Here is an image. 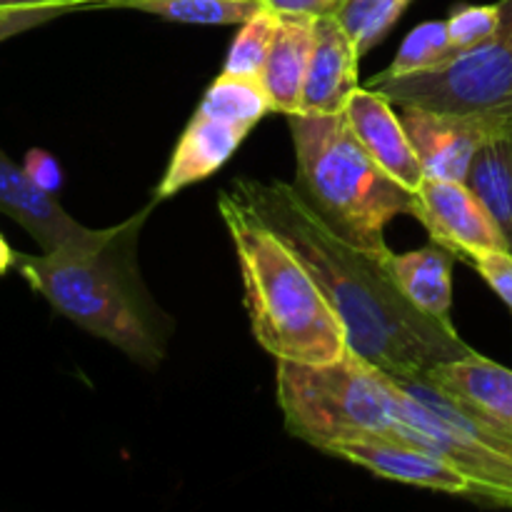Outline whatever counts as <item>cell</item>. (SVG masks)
Segmentation results:
<instances>
[{
    "instance_id": "27",
    "label": "cell",
    "mask_w": 512,
    "mask_h": 512,
    "mask_svg": "<svg viewBox=\"0 0 512 512\" xmlns=\"http://www.w3.org/2000/svg\"><path fill=\"white\" fill-rule=\"evenodd\" d=\"M25 170L33 175V180L38 185H43L45 190L55 193L60 188V165L55 163L53 155H48L45 150H30L25 155Z\"/></svg>"
},
{
    "instance_id": "30",
    "label": "cell",
    "mask_w": 512,
    "mask_h": 512,
    "mask_svg": "<svg viewBox=\"0 0 512 512\" xmlns=\"http://www.w3.org/2000/svg\"><path fill=\"white\" fill-rule=\"evenodd\" d=\"M100 3H103V8H110V5H113L115 0H100Z\"/></svg>"
},
{
    "instance_id": "25",
    "label": "cell",
    "mask_w": 512,
    "mask_h": 512,
    "mask_svg": "<svg viewBox=\"0 0 512 512\" xmlns=\"http://www.w3.org/2000/svg\"><path fill=\"white\" fill-rule=\"evenodd\" d=\"M445 25H448L450 43L460 55L488 40L498 30L500 5H458L445 20Z\"/></svg>"
},
{
    "instance_id": "10",
    "label": "cell",
    "mask_w": 512,
    "mask_h": 512,
    "mask_svg": "<svg viewBox=\"0 0 512 512\" xmlns=\"http://www.w3.org/2000/svg\"><path fill=\"white\" fill-rule=\"evenodd\" d=\"M398 110L410 135V143L423 163L425 175L463 180V183L475 150L495 130L508 125L493 118H483V115L445 113V110H430L420 108V105H398Z\"/></svg>"
},
{
    "instance_id": "5",
    "label": "cell",
    "mask_w": 512,
    "mask_h": 512,
    "mask_svg": "<svg viewBox=\"0 0 512 512\" xmlns=\"http://www.w3.org/2000/svg\"><path fill=\"white\" fill-rule=\"evenodd\" d=\"M275 400L285 430L320 453L343 440L398 433L383 373L350 348L330 363L275 360Z\"/></svg>"
},
{
    "instance_id": "2",
    "label": "cell",
    "mask_w": 512,
    "mask_h": 512,
    "mask_svg": "<svg viewBox=\"0 0 512 512\" xmlns=\"http://www.w3.org/2000/svg\"><path fill=\"white\" fill-rule=\"evenodd\" d=\"M105 228L93 243L63 245L40 255L18 253L15 268L60 315L105 340L143 368H158L173 323L145 285L138 240L150 208Z\"/></svg>"
},
{
    "instance_id": "12",
    "label": "cell",
    "mask_w": 512,
    "mask_h": 512,
    "mask_svg": "<svg viewBox=\"0 0 512 512\" xmlns=\"http://www.w3.org/2000/svg\"><path fill=\"white\" fill-rule=\"evenodd\" d=\"M345 118L363 148L390 178L408 190L418 188L420 180L425 178V170L393 100L368 85L365 88L360 85L345 105Z\"/></svg>"
},
{
    "instance_id": "28",
    "label": "cell",
    "mask_w": 512,
    "mask_h": 512,
    "mask_svg": "<svg viewBox=\"0 0 512 512\" xmlns=\"http://www.w3.org/2000/svg\"><path fill=\"white\" fill-rule=\"evenodd\" d=\"M270 10L280 15H328L338 0H260Z\"/></svg>"
},
{
    "instance_id": "29",
    "label": "cell",
    "mask_w": 512,
    "mask_h": 512,
    "mask_svg": "<svg viewBox=\"0 0 512 512\" xmlns=\"http://www.w3.org/2000/svg\"><path fill=\"white\" fill-rule=\"evenodd\" d=\"M15 260H18V253L8 245V240L0 233V275L8 273L10 268H15Z\"/></svg>"
},
{
    "instance_id": "11",
    "label": "cell",
    "mask_w": 512,
    "mask_h": 512,
    "mask_svg": "<svg viewBox=\"0 0 512 512\" xmlns=\"http://www.w3.org/2000/svg\"><path fill=\"white\" fill-rule=\"evenodd\" d=\"M0 213L15 220L45 253L63 245L93 243L105 233V228L95 230L78 223L58 203L55 193L35 183L33 175L23 165L13 163L3 150H0Z\"/></svg>"
},
{
    "instance_id": "17",
    "label": "cell",
    "mask_w": 512,
    "mask_h": 512,
    "mask_svg": "<svg viewBox=\"0 0 512 512\" xmlns=\"http://www.w3.org/2000/svg\"><path fill=\"white\" fill-rule=\"evenodd\" d=\"M455 255L430 240L410 253H390L388 270L400 293L430 318L450 320Z\"/></svg>"
},
{
    "instance_id": "15",
    "label": "cell",
    "mask_w": 512,
    "mask_h": 512,
    "mask_svg": "<svg viewBox=\"0 0 512 512\" xmlns=\"http://www.w3.org/2000/svg\"><path fill=\"white\" fill-rule=\"evenodd\" d=\"M313 38V15H280L273 45L265 60L263 78H260L268 90L273 113L285 115V118L300 113Z\"/></svg>"
},
{
    "instance_id": "18",
    "label": "cell",
    "mask_w": 512,
    "mask_h": 512,
    "mask_svg": "<svg viewBox=\"0 0 512 512\" xmlns=\"http://www.w3.org/2000/svg\"><path fill=\"white\" fill-rule=\"evenodd\" d=\"M465 183L493 215L512 253V123L495 130L475 150Z\"/></svg>"
},
{
    "instance_id": "4",
    "label": "cell",
    "mask_w": 512,
    "mask_h": 512,
    "mask_svg": "<svg viewBox=\"0 0 512 512\" xmlns=\"http://www.w3.org/2000/svg\"><path fill=\"white\" fill-rule=\"evenodd\" d=\"M295 185L325 223L368 253H390L385 228L413 215V190L390 178L343 113L290 115Z\"/></svg>"
},
{
    "instance_id": "13",
    "label": "cell",
    "mask_w": 512,
    "mask_h": 512,
    "mask_svg": "<svg viewBox=\"0 0 512 512\" xmlns=\"http://www.w3.org/2000/svg\"><path fill=\"white\" fill-rule=\"evenodd\" d=\"M360 88V53L335 15L315 18L308 75L303 85L300 113H343L350 95Z\"/></svg>"
},
{
    "instance_id": "8",
    "label": "cell",
    "mask_w": 512,
    "mask_h": 512,
    "mask_svg": "<svg viewBox=\"0 0 512 512\" xmlns=\"http://www.w3.org/2000/svg\"><path fill=\"white\" fill-rule=\"evenodd\" d=\"M413 218L428 230L430 240L460 260L485 250H508L493 215L463 180L425 175L413 190Z\"/></svg>"
},
{
    "instance_id": "9",
    "label": "cell",
    "mask_w": 512,
    "mask_h": 512,
    "mask_svg": "<svg viewBox=\"0 0 512 512\" xmlns=\"http://www.w3.org/2000/svg\"><path fill=\"white\" fill-rule=\"evenodd\" d=\"M325 455L348 460L378 478L395 480V483L415 485L455 498H473L470 480L450 460H445L423 440L408 438L403 433H378L343 440L328 448Z\"/></svg>"
},
{
    "instance_id": "6",
    "label": "cell",
    "mask_w": 512,
    "mask_h": 512,
    "mask_svg": "<svg viewBox=\"0 0 512 512\" xmlns=\"http://www.w3.org/2000/svg\"><path fill=\"white\" fill-rule=\"evenodd\" d=\"M383 373V370H380ZM398 433L423 440L473 485L478 503L512 508V428L463 403L428 378L383 373Z\"/></svg>"
},
{
    "instance_id": "1",
    "label": "cell",
    "mask_w": 512,
    "mask_h": 512,
    "mask_svg": "<svg viewBox=\"0 0 512 512\" xmlns=\"http://www.w3.org/2000/svg\"><path fill=\"white\" fill-rule=\"evenodd\" d=\"M235 195L248 203L308 265L348 333L350 350L393 378H423L438 365L473 353L453 320L430 318L398 290L390 253L358 248L330 228L295 183L240 178Z\"/></svg>"
},
{
    "instance_id": "20",
    "label": "cell",
    "mask_w": 512,
    "mask_h": 512,
    "mask_svg": "<svg viewBox=\"0 0 512 512\" xmlns=\"http://www.w3.org/2000/svg\"><path fill=\"white\" fill-rule=\"evenodd\" d=\"M200 108L228 118L233 123L245 125L253 130L268 113H273L268 90L260 78H245V75L220 73L205 90Z\"/></svg>"
},
{
    "instance_id": "7",
    "label": "cell",
    "mask_w": 512,
    "mask_h": 512,
    "mask_svg": "<svg viewBox=\"0 0 512 512\" xmlns=\"http://www.w3.org/2000/svg\"><path fill=\"white\" fill-rule=\"evenodd\" d=\"M500 25L488 40L428 73L385 78L373 75L368 88L395 105H420L445 113L483 115L512 123V0H498Z\"/></svg>"
},
{
    "instance_id": "3",
    "label": "cell",
    "mask_w": 512,
    "mask_h": 512,
    "mask_svg": "<svg viewBox=\"0 0 512 512\" xmlns=\"http://www.w3.org/2000/svg\"><path fill=\"white\" fill-rule=\"evenodd\" d=\"M243 278L250 330L275 360L330 363L348 353L343 320L308 265L233 190L218 198Z\"/></svg>"
},
{
    "instance_id": "23",
    "label": "cell",
    "mask_w": 512,
    "mask_h": 512,
    "mask_svg": "<svg viewBox=\"0 0 512 512\" xmlns=\"http://www.w3.org/2000/svg\"><path fill=\"white\" fill-rule=\"evenodd\" d=\"M278 23L280 13L263 5L243 25H238V35L230 43L228 58H225L223 65L225 73L245 75V78H263L265 60H268Z\"/></svg>"
},
{
    "instance_id": "16",
    "label": "cell",
    "mask_w": 512,
    "mask_h": 512,
    "mask_svg": "<svg viewBox=\"0 0 512 512\" xmlns=\"http://www.w3.org/2000/svg\"><path fill=\"white\" fill-rule=\"evenodd\" d=\"M423 378L512 428V370L505 365L473 350L463 358L438 365Z\"/></svg>"
},
{
    "instance_id": "19",
    "label": "cell",
    "mask_w": 512,
    "mask_h": 512,
    "mask_svg": "<svg viewBox=\"0 0 512 512\" xmlns=\"http://www.w3.org/2000/svg\"><path fill=\"white\" fill-rule=\"evenodd\" d=\"M110 8H128L138 13L158 15L173 23L190 25H243L260 0H115Z\"/></svg>"
},
{
    "instance_id": "14",
    "label": "cell",
    "mask_w": 512,
    "mask_h": 512,
    "mask_svg": "<svg viewBox=\"0 0 512 512\" xmlns=\"http://www.w3.org/2000/svg\"><path fill=\"white\" fill-rule=\"evenodd\" d=\"M248 133L250 128L245 125L220 118L198 105L170 155V163L153 198L160 203L218 173L228 163L230 155L240 148V143L248 138Z\"/></svg>"
},
{
    "instance_id": "24",
    "label": "cell",
    "mask_w": 512,
    "mask_h": 512,
    "mask_svg": "<svg viewBox=\"0 0 512 512\" xmlns=\"http://www.w3.org/2000/svg\"><path fill=\"white\" fill-rule=\"evenodd\" d=\"M103 8L100 0H0V40L75 10Z\"/></svg>"
},
{
    "instance_id": "21",
    "label": "cell",
    "mask_w": 512,
    "mask_h": 512,
    "mask_svg": "<svg viewBox=\"0 0 512 512\" xmlns=\"http://www.w3.org/2000/svg\"><path fill=\"white\" fill-rule=\"evenodd\" d=\"M408 5L410 0H338L330 15L338 18L363 58L390 33Z\"/></svg>"
},
{
    "instance_id": "22",
    "label": "cell",
    "mask_w": 512,
    "mask_h": 512,
    "mask_svg": "<svg viewBox=\"0 0 512 512\" xmlns=\"http://www.w3.org/2000/svg\"><path fill=\"white\" fill-rule=\"evenodd\" d=\"M453 58H458V50L450 43L445 20H430V23L418 25V28H413L405 35L398 55L380 75H385V78H403V75L428 73V70L450 63Z\"/></svg>"
},
{
    "instance_id": "26",
    "label": "cell",
    "mask_w": 512,
    "mask_h": 512,
    "mask_svg": "<svg viewBox=\"0 0 512 512\" xmlns=\"http://www.w3.org/2000/svg\"><path fill=\"white\" fill-rule=\"evenodd\" d=\"M480 278L498 293V298L512 310V253L510 250H485L468 260Z\"/></svg>"
}]
</instances>
